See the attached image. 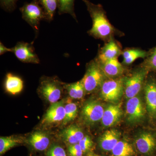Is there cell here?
Here are the masks:
<instances>
[{"label": "cell", "instance_id": "obj_1", "mask_svg": "<svg viewBox=\"0 0 156 156\" xmlns=\"http://www.w3.org/2000/svg\"><path fill=\"white\" fill-rule=\"evenodd\" d=\"M83 1L92 21V27L88 31V34L95 39L108 41L118 31L109 21L103 7L100 4H93L89 0Z\"/></svg>", "mask_w": 156, "mask_h": 156}, {"label": "cell", "instance_id": "obj_2", "mask_svg": "<svg viewBox=\"0 0 156 156\" xmlns=\"http://www.w3.org/2000/svg\"><path fill=\"white\" fill-rule=\"evenodd\" d=\"M106 78L98 62L95 58L87 64L86 73L81 81L86 93H92L100 89Z\"/></svg>", "mask_w": 156, "mask_h": 156}, {"label": "cell", "instance_id": "obj_3", "mask_svg": "<svg viewBox=\"0 0 156 156\" xmlns=\"http://www.w3.org/2000/svg\"><path fill=\"white\" fill-rule=\"evenodd\" d=\"M20 10L22 14L23 19L37 33L41 21L47 19L45 11L37 0H33L30 3H25Z\"/></svg>", "mask_w": 156, "mask_h": 156}, {"label": "cell", "instance_id": "obj_4", "mask_svg": "<svg viewBox=\"0 0 156 156\" xmlns=\"http://www.w3.org/2000/svg\"><path fill=\"white\" fill-rule=\"evenodd\" d=\"M124 92L123 78L106 79L100 89V95L105 101L116 103L119 101Z\"/></svg>", "mask_w": 156, "mask_h": 156}, {"label": "cell", "instance_id": "obj_5", "mask_svg": "<svg viewBox=\"0 0 156 156\" xmlns=\"http://www.w3.org/2000/svg\"><path fill=\"white\" fill-rule=\"evenodd\" d=\"M145 67L137 69L130 76L123 78L124 93L127 98L137 96L141 91L147 73Z\"/></svg>", "mask_w": 156, "mask_h": 156}, {"label": "cell", "instance_id": "obj_6", "mask_svg": "<svg viewBox=\"0 0 156 156\" xmlns=\"http://www.w3.org/2000/svg\"><path fill=\"white\" fill-rule=\"evenodd\" d=\"M39 91L49 103L58 102L61 97L62 86L61 82L54 78H44L41 82Z\"/></svg>", "mask_w": 156, "mask_h": 156}, {"label": "cell", "instance_id": "obj_7", "mask_svg": "<svg viewBox=\"0 0 156 156\" xmlns=\"http://www.w3.org/2000/svg\"><path fill=\"white\" fill-rule=\"evenodd\" d=\"M104 111V108L99 101L95 100L88 101L82 108L81 119L85 124L92 126L101 121Z\"/></svg>", "mask_w": 156, "mask_h": 156}, {"label": "cell", "instance_id": "obj_8", "mask_svg": "<svg viewBox=\"0 0 156 156\" xmlns=\"http://www.w3.org/2000/svg\"><path fill=\"white\" fill-rule=\"evenodd\" d=\"M145 109L142 99L139 96L129 98L126 105V117L130 124L140 122L144 118Z\"/></svg>", "mask_w": 156, "mask_h": 156}, {"label": "cell", "instance_id": "obj_9", "mask_svg": "<svg viewBox=\"0 0 156 156\" xmlns=\"http://www.w3.org/2000/svg\"><path fill=\"white\" fill-rule=\"evenodd\" d=\"M12 49L13 53L20 61L34 64L40 63V59L35 53L32 44L19 42Z\"/></svg>", "mask_w": 156, "mask_h": 156}, {"label": "cell", "instance_id": "obj_10", "mask_svg": "<svg viewBox=\"0 0 156 156\" xmlns=\"http://www.w3.org/2000/svg\"><path fill=\"white\" fill-rule=\"evenodd\" d=\"M122 52L121 45L112 38L99 49L97 56L95 58L98 62H102L118 58L120 55H122Z\"/></svg>", "mask_w": 156, "mask_h": 156}, {"label": "cell", "instance_id": "obj_11", "mask_svg": "<svg viewBox=\"0 0 156 156\" xmlns=\"http://www.w3.org/2000/svg\"><path fill=\"white\" fill-rule=\"evenodd\" d=\"M65 117L64 101L62 100L52 104L43 119V124L51 125L63 122Z\"/></svg>", "mask_w": 156, "mask_h": 156}, {"label": "cell", "instance_id": "obj_12", "mask_svg": "<svg viewBox=\"0 0 156 156\" xmlns=\"http://www.w3.org/2000/svg\"><path fill=\"white\" fill-rule=\"evenodd\" d=\"M123 115L121 105H110L105 109L101 122L103 126L111 127L119 122Z\"/></svg>", "mask_w": 156, "mask_h": 156}, {"label": "cell", "instance_id": "obj_13", "mask_svg": "<svg viewBox=\"0 0 156 156\" xmlns=\"http://www.w3.org/2000/svg\"><path fill=\"white\" fill-rule=\"evenodd\" d=\"M135 145L136 148L140 153L150 154L155 149L156 140L151 133L144 132L140 133L136 138Z\"/></svg>", "mask_w": 156, "mask_h": 156}, {"label": "cell", "instance_id": "obj_14", "mask_svg": "<svg viewBox=\"0 0 156 156\" xmlns=\"http://www.w3.org/2000/svg\"><path fill=\"white\" fill-rule=\"evenodd\" d=\"M98 62L107 78L109 79L120 78L125 71L124 66L118 58Z\"/></svg>", "mask_w": 156, "mask_h": 156}, {"label": "cell", "instance_id": "obj_15", "mask_svg": "<svg viewBox=\"0 0 156 156\" xmlns=\"http://www.w3.org/2000/svg\"><path fill=\"white\" fill-rule=\"evenodd\" d=\"M120 136L121 133L118 130L113 129L107 130L99 138V147L102 150L112 151L119 141Z\"/></svg>", "mask_w": 156, "mask_h": 156}, {"label": "cell", "instance_id": "obj_16", "mask_svg": "<svg viewBox=\"0 0 156 156\" xmlns=\"http://www.w3.org/2000/svg\"><path fill=\"white\" fill-rule=\"evenodd\" d=\"M50 138L46 132L37 131L32 133L27 139V143L34 149L43 151L50 145Z\"/></svg>", "mask_w": 156, "mask_h": 156}, {"label": "cell", "instance_id": "obj_17", "mask_svg": "<svg viewBox=\"0 0 156 156\" xmlns=\"http://www.w3.org/2000/svg\"><path fill=\"white\" fill-rule=\"evenodd\" d=\"M60 136L62 139L69 145L79 143L85 136L80 127L72 125L62 131Z\"/></svg>", "mask_w": 156, "mask_h": 156}, {"label": "cell", "instance_id": "obj_18", "mask_svg": "<svg viewBox=\"0 0 156 156\" xmlns=\"http://www.w3.org/2000/svg\"><path fill=\"white\" fill-rule=\"evenodd\" d=\"M147 109L151 115H156V83L153 81H149L144 87Z\"/></svg>", "mask_w": 156, "mask_h": 156}, {"label": "cell", "instance_id": "obj_19", "mask_svg": "<svg viewBox=\"0 0 156 156\" xmlns=\"http://www.w3.org/2000/svg\"><path fill=\"white\" fill-rule=\"evenodd\" d=\"M23 88V82L21 78L11 73H8L5 81V89L12 95L20 93Z\"/></svg>", "mask_w": 156, "mask_h": 156}, {"label": "cell", "instance_id": "obj_20", "mask_svg": "<svg viewBox=\"0 0 156 156\" xmlns=\"http://www.w3.org/2000/svg\"><path fill=\"white\" fill-rule=\"evenodd\" d=\"M122 55L123 58V64L129 65L137 58H147L148 53L139 48H129L123 51Z\"/></svg>", "mask_w": 156, "mask_h": 156}, {"label": "cell", "instance_id": "obj_21", "mask_svg": "<svg viewBox=\"0 0 156 156\" xmlns=\"http://www.w3.org/2000/svg\"><path fill=\"white\" fill-rule=\"evenodd\" d=\"M69 97L73 99H81L86 93L82 81L66 84L64 86Z\"/></svg>", "mask_w": 156, "mask_h": 156}, {"label": "cell", "instance_id": "obj_22", "mask_svg": "<svg viewBox=\"0 0 156 156\" xmlns=\"http://www.w3.org/2000/svg\"><path fill=\"white\" fill-rule=\"evenodd\" d=\"M46 14V20L50 22L53 20L56 9L58 8V0H37Z\"/></svg>", "mask_w": 156, "mask_h": 156}, {"label": "cell", "instance_id": "obj_23", "mask_svg": "<svg viewBox=\"0 0 156 156\" xmlns=\"http://www.w3.org/2000/svg\"><path fill=\"white\" fill-rule=\"evenodd\" d=\"M113 156H132L134 153L132 145L125 140H119L112 151Z\"/></svg>", "mask_w": 156, "mask_h": 156}, {"label": "cell", "instance_id": "obj_24", "mask_svg": "<svg viewBox=\"0 0 156 156\" xmlns=\"http://www.w3.org/2000/svg\"><path fill=\"white\" fill-rule=\"evenodd\" d=\"M22 143L21 139L15 136H1L0 138V154L1 155L11 148L19 145Z\"/></svg>", "mask_w": 156, "mask_h": 156}, {"label": "cell", "instance_id": "obj_25", "mask_svg": "<svg viewBox=\"0 0 156 156\" xmlns=\"http://www.w3.org/2000/svg\"><path fill=\"white\" fill-rule=\"evenodd\" d=\"M75 1V0H58V14H69L77 21L74 11Z\"/></svg>", "mask_w": 156, "mask_h": 156}, {"label": "cell", "instance_id": "obj_26", "mask_svg": "<svg viewBox=\"0 0 156 156\" xmlns=\"http://www.w3.org/2000/svg\"><path fill=\"white\" fill-rule=\"evenodd\" d=\"M65 117L63 122V125H66L75 119L77 115L78 108L76 105L73 102H69L65 105Z\"/></svg>", "mask_w": 156, "mask_h": 156}, {"label": "cell", "instance_id": "obj_27", "mask_svg": "<svg viewBox=\"0 0 156 156\" xmlns=\"http://www.w3.org/2000/svg\"><path fill=\"white\" fill-rule=\"evenodd\" d=\"M47 156H66L64 149L58 144H53L47 152Z\"/></svg>", "mask_w": 156, "mask_h": 156}, {"label": "cell", "instance_id": "obj_28", "mask_svg": "<svg viewBox=\"0 0 156 156\" xmlns=\"http://www.w3.org/2000/svg\"><path fill=\"white\" fill-rule=\"evenodd\" d=\"M18 0H0L1 8L8 12H12L17 7V3Z\"/></svg>", "mask_w": 156, "mask_h": 156}, {"label": "cell", "instance_id": "obj_29", "mask_svg": "<svg viewBox=\"0 0 156 156\" xmlns=\"http://www.w3.org/2000/svg\"><path fill=\"white\" fill-rule=\"evenodd\" d=\"M78 144L82 148L83 153H85L91 149L93 146V143L90 136H84Z\"/></svg>", "mask_w": 156, "mask_h": 156}, {"label": "cell", "instance_id": "obj_30", "mask_svg": "<svg viewBox=\"0 0 156 156\" xmlns=\"http://www.w3.org/2000/svg\"><path fill=\"white\" fill-rule=\"evenodd\" d=\"M145 66L156 69V47L150 54L147 56L145 62Z\"/></svg>", "mask_w": 156, "mask_h": 156}, {"label": "cell", "instance_id": "obj_31", "mask_svg": "<svg viewBox=\"0 0 156 156\" xmlns=\"http://www.w3.org/2000/svg\"><path fill=\"white\" fill-rule=\"evenodd\" d=\"M68 151L69 156H83L84 154L79 144L69 145Z\"/></svg>", "mask_w": 156, "mask_h": 156}, {"label": "cell", "instance_id": "obj_32", "mask_svg": "<svg viewBox=\"0 0 156 156\" xmlns=\"http://www.w3.org/2000/svg\"><path fill=\"white\" fill-rule=\"evenodd\" d=\"M7 52H13V49L6 48L2 42L0 43V55H2Z\"/></svg>", "mask_w": 156, "mask_h": 156}, {"label": "cell", "instance_id": "obj_33", "mask_svg": "<svg viewBox=\"0 0 156 156\" xmlns=\"http://www.w3.org/2000/svg\"><path fill=\"white\" fill-rule=\"evenodd\" d=\"M86 156H100L92 152H90L88 153V154H87V155Z\"/></svg>", "mask_w": 156, "mask_h": 156}]
</instances>
